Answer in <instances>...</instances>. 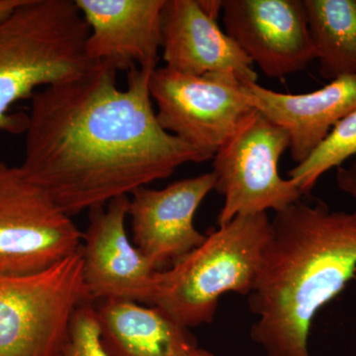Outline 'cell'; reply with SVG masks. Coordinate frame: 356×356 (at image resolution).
<instances>
[{
    "label": "cell",
    "mask_w": 356,
    "mask_h": 356,
    "mask_svg": "<svg viewBox=\"0 0 356 356\" xmlns=\"http://www.w3.org/2000/svg\"><path fill=\"white\" fill-rule=\"evenodd\" d=\"M153 72L129 70L127 88L119 89L117 70L99 63L33 95L20 166L69 216L209 161L159 123Z\"/></svg>",
    "instance_id": "1"
},
{
    "label": "cell",
    "mask_w": 356,
    "mask_h": 356,
    "mask_svg": "<svg viewBox=\"0 0 356 356\" xmlns=\"http://www.w3.org/2000/svg\"><path fill=\"white\" fill-rule=\"evenodd\" d=\"M355 273L356 208L300 200L276 212L248 294L252 341L267 356H311L314 317Z\"/></svg>",
    "instance_id": "2"
},
{
    "label": "cell",
    "mask_w": 356,
    "mask_h": 356,
    "mask_svg": "<svg viewBox=\"0 0 356 356\" xmlns=\"http://www.w3.org/2000/svg\"><path fill=\"white\" fill-rule=\"evenodd\" d=\"M90 28L72 0H24L0 21V132L25 133L29 117L10 113L40 86L67 83L95 64L86 55Z\"/></svg>",
    "instance_id": "3"
},
{
    "label": "cell",
    "mask_w": 356,
    "mask_h": 356,
    "mask_svg": "<svg viewBox=\"0 0 356 356\" xmlns=\"http://www.w3.org/2000/svg\"><path fill=\"white\" fill-rule=\"evenodd\" d=\"M270 226L267 213H257L220 227L172 268L159 271L152 306L187 329L213 323L222 294L252 291Z\"/></svg>",
    "instance_id": "4"
},
{
    "label": "cell",
    "mask_w": 356,
    "mask_h": 356,
    "mask_svg": "<svg viewBox=\"0 0 356 356\" xmlns=\"http://www.w3.org/2000/svg\"><path fill=\"white\" fill-rule=\"evenodd\" d=\"M84 302L81 250L40 273L0 274V356H56Z\"/></svg>",
    "instance_id": "5"
},
{
    "label": "cell",
    "mask_w": 356,
    "mask_h": 356,
    "mask_svg": "<svg viewBox=\"0 0 356 356\" xmlns=\"http://www.w3.org/2000/svg\"><path fill=\"white\" fill-rule=\"evenodd\" d=\"M284 129L254 110L213 156L215 189L224 197L218 225L240 215L280 212L301 200L291 179L280 175V161L289 149Z\"/></svg>",
    "instance_id": "6"
},
{
    "label": "cell",
    "mask_w": 356,
    "mask_h": 356,
    "mask_svg": "<svg viewBox=\"0 0 356 356\" xmlns=\"http://www.w3.org/2000/svg\"><path fill=\"white\" fill-rule=\"evenodd\" d=\"M83 233L21 166L0 161V274L50 268L81 248Z\"/></svg>",
    "instance_id": "7"
},
{
    "label": "cell",
    "mask_w": 356,
    "mask_h": 356,
    "mask_svg": "<svg viewBox=\"0 0 356 356\" xmlns=\"http://www.w3.org/2000/svg\"><path fill=\"white\" fill-rule=\"evenodd\" d=\"M243 83L227 72L189 76L163 67L152 72L149 88L161 127L210 161L255 110Z\"/></svg>",
    "instance_id": "8"
},
{
    "label": "cell",
    "mask_w": 356,
    "mask_h": 356,
    "mask_svg": "<svg viewBox=\"0 0 356 356\" xmlns=\"http://www.w3.org/2000/svg\"><path fill=\"white\" fill-rule=\"evenodd\" d=\"M128 196L89 210L81 257L86 300L120 299L152 305L159 270L131 242L126 231Z\"/></svg>",
    "instance_id": "9"
},
{
    "label": "cell",
    "mask_w": 356,
    "mask_h": 356,
    "mask_svg": "<svg viewBox=\"0 0 356 356\" xmlns=\"http://www.w3.org/2000/svg\"><path fill=\"white\" fill-rule=\"evenodd\" d=\"M227 35L267 77L296 74L316 60L304 0H222Z\"/></svg>",
    "instance_id": "10"
},
{
    "label": "cell",
    "mask_w": 356,
    "mask_h": 356,
    "mask_svg": "<svg viewBox=\"0 0 356 356\" xmlns=\"http://www.w3.org/2000/svg\"><path fill=\"white\" fill-rule=\"evenodd\" d=\"M215 184L216 177L211 172L177 180L163 189L145 186L133 192L128 210L133 243L156 269L175 264L206 240L193 219Z\"/></svg>",
    "instance_id": "11"
},
{
    "label": "cell",
    "mask_w": 356,
    "mask_h": 356,
    "mask_svg": "<svg viewBox=\"0 0 356 356\" xmlns=\"http://www.w3.org/2000/svg\"><path fill=\"white\" fill-rule=\"evenodd\" d=\"M90 33L86 55L115 70L158 67L165 0H74Z\"/></svg>",
    "instance_id": "12"
},
{
    "label": "cell",
    "mask_w": 356,
    "mask_h": 356,
    "mask_svg": "<svg viewBox=\"0 0 356 356\" xmlns=\"http://www.w3.org/2000/svg\"><path fill=\"white\" fill-rule=\"evenodd\" d=\"M161 20V50L168 69L189 76L227 72L243 83H257L254 63L198 0H165Z\"/></svg>",
    "instance_id": "13"
},
{
    "label": "cell",
    "mask_w": 356,
    "mask_h": 356,
    "mask_svg": "<svg viewBox=\"0 0 356 356\" xmlns=\"http://www.w3.org/2000/svg\"><path fill=\"white\" fill-rule=\"evenodd\" d=\"M243 93L255 110L286 131L291 158L299 165L324 143L339 121L356 109V76L339 77L302 95L245 83Z\"/></svg>",
    "instance_id": "14"
},
{
    "label": "cell",
    "mask_w": 356,
    "mask_h": 356,
    "mask_svg": "<svg viewBox=\"0 0 356 356\" xmlns=\"http://www.w3.org/2000/svg\"><path fill=\"white\" fill-rule=\"evenodd\" d=\"M96 311L110 356H187L197 348L189 330L158 307L110 299Z\"/></svg>",
    "instance_id": "15"
},
{
    "label": "cell",
    "mask_w": 356,
    "mask_h": 356,
    "mask_svg": "<svg viewBox=\"0 0 356 356\" xmlns=\"http://www.w3.org/2000/svg\"><path fill=\"white\" fill-rule=\"evenodd\" d=\"M318 74L356 76V0H304Z\"/></svg>",
    "instance_id": "16"
},
{
    "label": "cell",
    "mask_w": 356,
    "mask_h": 356,
    "mask_svg": "<svg viewBox=\"0 0 356 356\" xmlns=\"http://www.w3.org/2000/svg\"><path fill=\"white\" fill-rule=\"evenodd\" d=\"M356 156V109L339 122L322 145L288 175L302 195H309L325 172Z\"/></svg>",
    "instance_id": "17"
},
{
    "label": "cell",
    "mask_w": 356,
    "mask_h": 356,
    "mask_svg": "<svg viewBox=\"0 0 356 356\" xmlns=\"http://www.w3.org/2000/svg\"><path fill=\"white\" fill-rule=\"evenodd\" d=\"M56 356H110L102 343L97 311L89 302H84L74 312Z\"/></svg>",
    "instance_id": "18"
},
{
    "label": "cell",
    "mask_w": 356,
    "mask_h": 356,
    "mask_svg": "<svg viewBox=\"0 0 356 356\" xmlns=\"http://www.w3.org/2000/svg\"><path fill=\"white\" fill-rule=\"evenodd\" d=\"M337 185L356 200V158L348 168H337Z\"/></svg>",
    "instance_id": "19"
},
{
    "label": "cell",
    "mask_w": 356,
    "mask_h": 356,
    "mask_svg": "<svg viewBox=\"0 0 356 356\" xmlns=\"http://www.w3.org/2000/svg\"><path fill=\"white\" fill-rule=\"evenodd\" d=\"M24 0H0V21L6 19Z\"/></svg>",
    "instance_id": "20"
},
{
    "label": "cell",
    "mask_w": 356,
    "mask_h": 356,
    "mask_svg": "<svg viewBox=\"0 0 356 356\" xmlns=\"http://www.w3.org/2000/svg\"><path fill=\"white\" fill-rule=\"evenodd\" d=\"M187 356H215L212 355V353H209V351L202 350V348H199L198 346L196 348H194L193 350L191 351Z\"/></svg>",
    "instance_id": "21"
}]
</instances>
